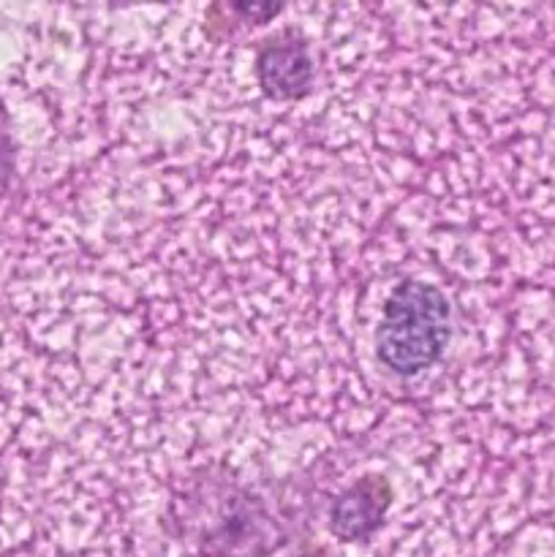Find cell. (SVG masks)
Returning a JSON list of instances; mask_svg holds the SVG:
<instances>
[{"instance_id": "2", "label": "cell", "mask_w": 555, "mask_h": 557, "mask_svg": "<svg viewBox=\"0 0 555 557\" xmlns=\"http://www.w3.org/2000/svg\"><path fill=\"white\" fill-rule=\"evenodd\" d=\"M449 299L428 281H403L392 288L375 324V357L397 379H417L439 364L449 346Z\"/></svg>"}, {"instance_id": "4", "label": "cell", "mask_w": 555, "mask_h": 557, "mask_svg": "<svg viewBox=\"0 0 555 557\" xmlns=\"http://www.w3.org/2000/svg\"><path fill=\"white\" fill-rule=\"evenodd\" d=\"M392 506V487L379 473L354 479L332 498L326 528L343 544H365L384 528Z\"/></svg>"}, {"instance_id": "3", "label": "cell", "mask_w": 555, "mask_h": 557, "mask_svg": "<svg viewBox=\"0 0 555 557\" xmlns=\"http://www.w3.org/2000/svg\"><path fill=\"white\" fill-rule=\"evenodd\" d=\"M256 82L272 101L297 103L316 87V60L310 41L294 30L275 33L256 49Z\"/></svg>"}, {"instance_id": "6", "label": "cell", "mask_w": 555, "mask_h": 557, "mask_svg": "<svg viewBox=\"0 0 555 557\" xmlns=\"http://www.w3.org/2000/svg\"><path fill=\"white\" fill-rule=\"evenodd\" d=\"M226 11L234 20V25L259 27L275 20V16L283 11V5L281 3H239V5H229Z\"/></svg>"}, {"instance_id": "5", "label": "cell", "mask_w": 555, "mask_h": 557, "mask_svg": "<svg viewBox=\"0 0 555 557\" xmlns=\"http://www.w3.org/2000/svg\"><path fill=\"white\" fill-rule=\"evenodd\" d=\"M14 172H16V145H14V136H11L5 103L0 101V196H5V190L11 188Z\"/></svg>"}, {"instance_id": "1", "label": "cell", "mask_w": 555, "mask_h": 557, "mask_svg": "<svg viewBox=\"0 0 555 557\" xmlns=\"http://www.w3.org/2000/svg\"><path fill=\"white\" fill-rule=\"evenodd\" d=\"M169 517L199 557H270L288 542L275 500L218 468L190 473L172 493Z\"/></svg>"}]
</instances>
